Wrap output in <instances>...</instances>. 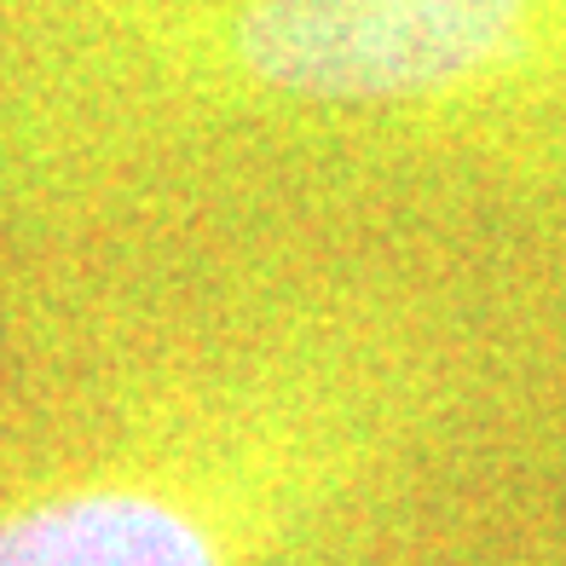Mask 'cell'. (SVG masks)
Masks as SVG:
<instances>
[{
	"label": "cell",
	"instance_id": "cell-1",
	"mask_svg": "<svg viewBox=\"0 0 566 566\" xmlns=\"http://www.w3.org/2000/svg\"><path fill=\"white\" fill-rule=\"evenodd\" d=\"M163 41L272 111L446 116L566 93V0H202Z\"/></svg>",
	"mask_w": 566,
	"mask_h": 566
},
{
	"label": "cell",
	"instance_id": "cell-2",
	"mask_svg": "<svg viewBox=\"0 0 566 566\" xmlns=\"http://www.w3.org/2000/svg\"><path fill=\"white\" fill-rule=\"evenodd\" d=\"M277 469L214 422L139 433L0 497V566H261Z\"/></svg>",
	"mask_w": 566,
	"mask_h": 566
}]
</instances>
